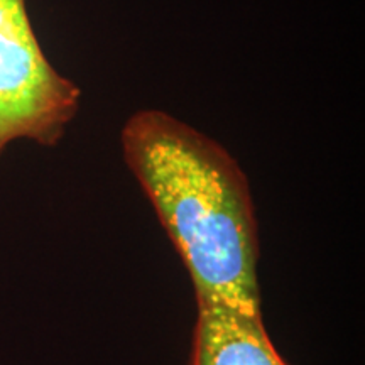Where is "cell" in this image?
Returning a JSON list of instances; mask_svg holds the SVG:
<instances>
[{
	"instance_id": "cell-3",
	"label": "cell",
	"mask_w": 365,
	"mask_h": 365,
	"mask_svg": "<svg viewBox=\"0 0 365 365\" xmlns=\"http://www.w3.org/2000/svg\"><path fill=\"white\" fill-rule=\"evenodd\" d=\"M190 365H289L266 330L262 312L196 301Z\"/></svg>"
},
{
	"instance_id": "cell-1",
	"label": "cell",
	"mask_w": 365,
	"mask_h": 365,
	"mask_svg": "<svg viewBox=\"0 0 365 365\" xmlns=\"http://www.w3.org/2000/svg\"><path fill=\"white\" fill-rule=\"evenodd\" d=\"M120 140L196 301L262 312L257 218L239 163L215 139L158 108L132 113Z\"/></svg>"
},
{
	"instance_id": "cell-2",
	"label": "cell",
	"mask_w": 365,
	"mask_h": 365,
	"mask_svg": "<svg viewBox=\"0 0 365 365\" xmlns=\"http://www.w3.org/2000/svg\"><path fill=\"white\" fill-rule=\"evenodd\" d=\"M80 102V86L46 58L26 0H0V156L19 139L56 145Z\"/></svg>"
}]
</instances>
